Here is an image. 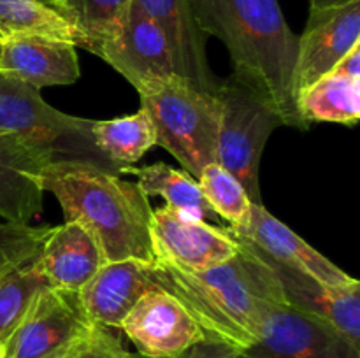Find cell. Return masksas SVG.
Returning a JSON list of instances; mask_svg holds the SVG:
<instances>
[{
  "label": "cell",
  "mask_w": 360,
  "mask_h": 358,
  "mask_svg": "<svg viewBox=\"0 0 360 358\" xmlns=\"http://www.w3.org/2000/svg\"><path fill=\"white\" fill-rule=\"evenodd\" d=\"M234 237L238 253L221 265L183 272L153 263L151 279L188 309L206 340L248 351L259 340L267 314L287 302L266 256L245 239Z\"/></svg>",
  "instance_id": "cell-1"
},
{
  "label": "cell",
  "mask_w": 360,
  "mask_h": 358,
  "mask_svg": "<svg viewBox=\"0 0 360 358\" xmlns=\"http://www.w3.org/2000/svg\"><path fill=\"white\" fill-rule=\"evenodd\" d=\"M197 25L227 48L232 72L259 88L283 126L308 130L294 90L299 37L278 0H190Z\"/></svg>",
  "instance_id": "cell-2"
},
{
  "label": "cell",
  "mask_w": 360,
  "mask_h": 358,
  "mask_svg": "<svg viewBox=\"0 0 360 358\" xmlns=\"http://www.w3.org/2000/svg\"><path fill=\"white\" fill-rule=\"evenodd\" d=\"M42 188L60 202L65 221H76L97 241L105 263H155L150 223L153 209L137 183L86 161H56L42 172Z\"/></svg>",
  "instance_id": "cell-3"
},
{
  "label": "cell",
  "mask_w": 360,
  "mask_h": 358,
  "mask_svg": "<svg viewBox=\"0 0 360 358\" xmlns=\"http://www.w3.org/2000/svg\"><path fill=\"white\" fill-rule=\"evenodd\" d=\"M141 109L165 147L197 179L204 167L217 161L220 102L217 95L193 86L179 74L155 77L137 88Z\"/></svg>",
  "instance_id": "cell-4"
},
{
  "label": "cell",
  "mask_w": 360,
  "mask_h": 358,
  "mask_svg": "<svg viewBox=\"0 0 360 358\" xmlns=\"http://www.w3.org/2000/svg\"><path fill=\"white\" fill-rule=\"evenodd\" d=\"M41 90L0 77V132L16 135L51 164L86 161L118 172L95 146L94 119L76 118L42 100Z\"/></svg>",
  "instance_id": "cell-5"
},
{
  "label": "cell",
  "mask_w": 360,
  "mask_h": 358,
  "mask_svg": "<svg viewBox=\"0 0 360 358\" xmlns=\"http://www.w3.org/2000/svg\"><path fill=\"white\" fill-rule=\"evenodd\" d=\"M217 97L220 102L217 164L239 179L253 204L262 206L260 160L271 133L283 126L280 116L259 88L234 72L220 81Z\"/></svg>",
  "instance_id": "cell-6"
},
{
  "label": "cell",
  "mask_w": 360,
  "mask_h": 358,
  "mask_svg": "<svg viewBox=\"0 0 360 358\" xmlns=\"http://www.w3.org/2000/svg\"><path fill=\"white\" fill-rule=\"evenodd\" d=\"M49 227L0 223V344H6L35 298L49 286L42 270V244Z\"/></svg>",
  "instance_id": "cell-7"
},
{
  "label": "cell",
  "mask_w": 360,
  "mask_h": 358,
  "mask_svg": "<svg viewBox=\"0 0 360 358\" xmlns=\"http://www.w3.org/2000/svg\"><path fill=\"white\" fill-rule=\"evenodd\" d=\"M94 326L77 291L48 288L4 344V358H63Z\"/></svg>",
  "instance_id": "cell-8"
},
{
  "label": "cell",
  "mask_w": 360,
  "mask_h": 358,
  "mask_svg": "<svg viewBox=\"0 0 360 358\" xmlns=\"http://www.w3.org/2000/svg\"><path fill=\"white\" fill-rule=\"evenodd\" d=\"M155 263L183 272H199L225 263L238 253L239 242L227 227L169 207L153 209L150 223Z\"/></svg>",
  "instance_id": "cell-9"
},
{
  "label": "cell",
  "mask_w": 360,
  "mask_h": 358,
  "mask_svg": "<svg viewBox=\"0 0 360 358\" xmlns=\"http://www.w3.org/2000/svg\"><path fill=\"white\" fill-rule=\"evenodd\" d=\"M120 329L143 358H179L206 340L188 309L158 286L136 302Z\"/></svg>",
  "instance_id": "cell-10"
},
{
  "label": "cell",
  "mask_w": 360,
  "mask_h": 358,
  "mask_svg": "<svg viewBox=\"0 0 360 358\" xmlns=\"http://www.w3.org/2000/svg\"><path fill=\"white\" fill-rule=\"evenodd\" d=\"M355 46H360V0L340 7L309 9L297 46L295 100L304 88L336 69Z\"/></svg>",
  "instance_id": "cell-11"
},
{
  "label": "cell",
  "mask_w": 360,
  "mask_h": 358,
  "mask_svg": "<svg viewBox=\"0 0 360 358\" xmlns=\"http://www.w3.org/2000/svg\"><path fill=\"white\" fill-rule=\"evenodd\" d=\"M248 351L259 358H360V346L334 326L287 304L267 314L259 340Z\"/></svg>",
  "instance_id": "cell-12"
},
{
  "label": "cell",
  "mask_w": 360,
  "mask_h": 358,
  "mask_svg": "<svg viewBox=\"0 0 360 358\" xmlns=\"http://www.w3.org/2000/svg\"><path fill=\"white\" fill-rule=\"evenodd\" d=\"M98 56L136 90L155 77L178 74L167 37L134 0Z\"/></svg>",
  "instance_id": "cell-13"
},
{
  "label": "cell",
  "mask_w": 360,
  "mask_h": 358,
  "mask_svg": "<svg viewBox=\"0 0 360 358\" xmlns=\"http://www.w3.org/2000/svg\"><path fill=\"white\" fill-rule=\"evenodd\" d=\"M238 237L264 253L267 258L294 269L297 272L313 277L329 288H348L359 281L341 270L336 263L322 255L319 249L295 234L290 227L278 220L276 216L259 204H252L248 220L239 227H227Z\"/></svg>",
  "instance_id": "cell-14"
},
{
  "label": "cell",
  "mask_w": 360,
  "mask_h": 358,
  "mask_svg": "<svg viewBox=\"0 0 360 358\" xmlns=\"http://www.w3.org/2000/svg\"><path fill=\"white\" fill-rule=\"evenodd\" d=\"M77 46L48 35H21L0 42V77L41 90L74 84L81 77Z\"/></svg>",
  "instance_id": "cell-15"
},
{
  "label": "cell",
  "mask_w": 360,
  "mask_h": 358,
  "mask_svg": "<svg viewBox=\"0 0 360 358\" xmlns=\"http://www.w3.org/2000/svg\"><path fill=\"white\" fill-rule=\"evenodd\" d=\"M160 27L171 46L176 72L199 90L217 95L220 79L207 60V35L197 25L190 0H134Z\"/></svg>",
  "instance_id": "cell-16"
},
{
  "label": "cell",
  "mask_w": 360,
  "mask_h": 358,
  "mask_svg": "<svg viewBox=\"0 0 360 358\" xmlns=\"http://www.w3.org/2000/svg\"><path fill=\"white\" fill-rule=\"evenodd\" d=\"M266 260L280 281L287 305L329 323L348 340L360 346V283L348 288H329L267 256Z\"/></svg>",
  "instance_id": "cell-17"
},
{
  "label": "cell",
  "mask_w": 360,
  "mask_h": 358,
  "mask_svg": "<svg viewBox=\"0 0 360 358\" xmlns=\"http://www.w3.org/2000/svg\"><path fill=\"white\" fill-rule=\"evenodd\" d=\"M151 265L139 260L104 263L77 291L88 318L104 329H120L136 302L157 288L151 279Z\"/></svg>",
  "instance_id": "cell-18"
},
{
  "label": "cell",
  "mask_w": 360,
  "mask_h": 358,
  "mask_svg": "<svg viewBox=\"0 0 360 358\" xmlns=\"http://www.w3.org/2000/svg\"><path fill=\"white\" fill-rule=\"evenodd\" d=\"M51 161L18 139L0 132V216L30 223L42 211V172Z\"/></svg>",
  "instance_id": "cell-19"
},
{
  "label": "cell",
  "mask_w": 360,
  "mask_h": 358,
  "mask_svg": "<svg viewBox=\"0 0 360 358\" xmlns=\"http://www.w3.org/2000/svg\"><path fill=\"white\" fill-rule=\"evenodd\" d=\"M302 121L338 123L354 126L360 118V46H355L340 65L297 95Z\"/></svg>",
  "instance_id": "cell-20"
},
{
  "label": "cell",
  "mask_w": 360,
  "mask_h": 358,
  "mask_svg": "<svg viewBox=\"0 0 360 358\" xmlns=\"http://www.w3.org/2000/svg\"><path fill=\"white\" fill-rule=\"evenodd\" d=\"M104 263L97 241L79 223L49 227L42 244V270L49 286L79 291Z\"/></svg>",
  "instance_id": "cell-21"
},
{
  "label": "cell",
  "mask_w": 360,
  "mask_h": 358,
  "mask_svg": "<svg viewBox=\"0 0 360 358\" xmlns=\"http://www.w3.org/2000/svg\"><path fill=\"white\" fill-rule=\"evenodd\" d=\"M120 174H134L137 178V186L143 190L144 195L162 197L165 200V207L200 220H218L217 214L211 211L199 188L197 179H193L188 172L178 171L167 164L146 165V167H134L123 165L120 167Z\"/></svg>",
  "instance_id": "cell-22"
},
{
  "label": "cell",
  "mask_w": 360,
  "mask_h": 358,
  "mask_svg": "<svg viewBox=\"0 0 360 358\" xmlns=\"http://www.w3.org/2000/svg\"><path fill=\"white\" fill-rule=\"evenodd\" d=\"M91 135L95 146L118 171L123 165L139 161L151 147L157 146V132L144 109L129 116L94 121Z\"/></svg>",
  "instance_id": "cell-23"
},
{
  "label": "cell",
  "mask_w": 360,
  "mask_h": 358,
  "mask_svg": "<svg viewBox=\"0 0 360 358\" xmlns=\"http://www.w3.org/2000/svg\"><path fill=\"white\" fill-rule=\"evenodd\" d=\"M21 35H48L83 46L79 32L34 0H0V42Z\"/></svg>",
  "instance_id": "cell-24"
},
{
  "label": "cell",
  "mask_w": 360,
  "mask_h": 358,
  "mask_svg": "<svg viewBox=\"0 0 360 358\" xmlns=\"http://www.w3.org/2000/svg\"><path fill=\"white\" fill-rule=\"evenodd\" d=\"M197 183L207 206L218 218L229 221V227H239L248 220L253 202L232 172L214 161L204 167Z\"/></svg>",
  "instance_id": "cell-25"
},
{
  "label": "cell",
  "mask_w": 360,
  "mask_h": 358,
  "mask_svg": "<svg viewBox=\"0 0 360 358\" xmlns=\"http://www.w3.org/2000/svg\"><path fill=\"white\" fill-rule=\"evenodd\" d=\"M130 0H70L72 25L83 37L81 48L101 55L112 32L122 21Z\"/></svg>",
  "instance_id": "cell-26"
},
{
  "label": "cell",
  "mask_w": 360,
  "mask_h": 358,
  "mask_svg": "<svg viewBox=\"0 0 360 358\" xmlns=\"http://www.w3.org/2000/svg\"><path fill=\"white\" fill-rule=\"evenodd\" d=\"M63 358H137L130 353L122 340L108 332L104 326L95 325L86 337L79 340Z\"/></svg>",
  "instance_id": "cell-27"
},
{
  "label": "cell",
  "mask_w": 360,
  "mask_h": 358,
  "mask_svg": "<svg viewBox=\"0 0 360 358\" xmlns=\"http://www.w3.org/2000/svg\"><path fill=\"white\" fill-rule=\"evenodd\" d=\"M179 358H259V357L252 354L250 351L236 350V347L227 346V344L204 340V343L193 346L192 350H188L183 357Z\"/></svg>",
  "instance_id": "cell-28"
},
{
  "label": "cell",
  "mask_w": 360,
  "mask_h": 358,
  "mask_svg": "<svg viewBox=\"0 0 360 358\" xmlns=\"http://www.w3.org/2000/svg\"><path fill=\"white\" fill-rule=\"evenodd\" d=\"M35 4L42 6L44 9L51 11L56 16L65 20L67 23L72 25V11H70V0H34ZM74 27V25H72Z\"/></svg>",
  "instance_id": "cell-29"
},
{
  "label": "cell",
  "mask_w": 360,
  "mask_h": 358,
  "mask_svg": "<svg viewBox=\"0 0 360 358\" xmlns=\"http://www.w3.org/2000/svg\"><path fill=\"white\" fill-rule=\"evenodd\" d=\"M354 0H309V9H327V7H340Z\"/></svg>",
  "instance_id": "cell-30"
},
{
  "label": "cell",
  "mask_w": 360,
  "mask_h": 358,
  "mask_svg": "<svg viewBox=\"0 0 360 358\" xmlns=\"http://www.w3.org/2000/svg\"><path fill=\"white\" fill-rule=\"evenodd\" d=\"M0 358H4V346L0 344Z\"/></svg>",
  "instance_id": "cell-31"
},
{
  "label": "cell",
  "mask_w": 360,
  "mask_h": 358,
  "mask_svg": "<svg viewBox=\"0 0 360 358\" xmlns=\"http://www.w3.org/2000/svg\"><path fill=\"white\" fill-rule=\"evenodd\" d=\"M137 358H143V357H137Z\"/></svg>",
  "instance_id": "cell-32"
}]
</instances>
